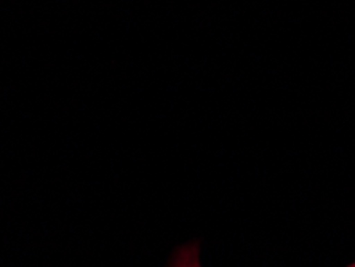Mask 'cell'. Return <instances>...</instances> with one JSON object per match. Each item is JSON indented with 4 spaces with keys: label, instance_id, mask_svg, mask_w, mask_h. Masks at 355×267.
<instances>
[{
    "label": "cell",
    "instance_id": "6da1fadb",
    "mask_svg": "<svg viewBox=\"0 0 355 267\" xmlns=\"http://www.w3.org/2000/svg\"><path fill=\"white\" fill-rule=\"evenodd\" d=\"M170 267H200L198 266L197 245H186V247L180 248V251H176Z\"/></svg>",
    "mask_w": 355,
    "mask_h": 267
}]
</instances>
